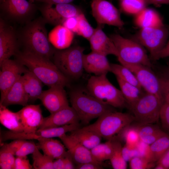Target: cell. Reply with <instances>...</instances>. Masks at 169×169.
<instances>
[{"mask_svg": "<svg viewBox=\"0 0 169 169\" xmlns=\"http://www.w3.org/2000/svg\"><path fill=\"white\" fill-rule=\"evenodd\" d=\"M23 126V132L33 133L39 129L43 119L39 105L24 106L18 111Z\"/></svg>", "mask_w": 169, "mask_h": 169, "instance_id": "cell-20", "label": "cell"}, {"mask_svg": "<svg viewBox=\"0 0 169 169\" xmlns=\"http://www.w3.org/2000/svg\"><path fill=\"white\" fill-rule=\"evenodd\" d=\"M72 107L76 111L80 121L87 125L92 120L108 112L113 111L112 106L104 104L80 89L72 90L69 93Z\"/></svg>", "mask_w": 169, "mask_h": 169, "instance_id": "cell-3", "label": "cell"}, {"mask_svg": "<svg viewBox=\"0 0 169 169\" xmlns=\"http://www.w3.org/2000/svg\"><path fill=\"white\" fill-rule=\"evenodd\" d=\"M64 88L61 86H55L43 91L39 99L50 114L69 106Z\"/></svg>", "mask_w": 169, "mask_h": 169, "instance_id": "cell-17", "label": "cell"}, {"mask_svg": "<svg viewBox=\"0 0 169 169\" xmlns=\"http://www.w3.org/2000/svg\"><path fill=\"white\" fill-rule=\"evenodd\" d=\"M122 65L129 68L134 74L141 87L146 92L156 95L164 102L159 76L153 71L151 67L139 64H125Z\"/></svg>", "mask_w": 169, "mask_h": 169, "instance_id": "cell-13", "label": "cell"}, {"mask_svg": "<svg viewBox=\"0 0 169 169\" xmlns=\"http://www.w3.org/2000/svg\"><path fill=\"white\" fill-rule=\"evenodd\" d=\"M159 119L163 130L169 134V104L164 101L161 106Z\"/></svg>", "mask_w": 169, "mask_h": 169, "instance_id": "cell-42", "label": "cell"}, {"mask_svg": "<svg viewBox=\"0 0 169 169\" xmlns=\"http://www.w3.org/2000/svg\"><path fill=\"white\" fill-rule=\"evenodd\" d=\"M37 6L26 0H4L0 3L2 12L9 18L18 22L28 19Z\"/></svg>", "mask_w": 169, "mask_h": 169, "instance_id": "cell-15", "label": "cell"}, {"mask_svg": "<svg viewBox=\"0 0 169 169\" xmlns=\"http://www.w3.org/2000/svg\"><path fill=\"white\" fill-rule=\"evenodd\" d=\"M78 23V35L89 40L93 34L95 28L90 25L83 12L77 16Z\"/></svg>", "mask_w": 169, "mask_h": 169, "instance_id": "cell-39", "label": "cell"}, {"mask_svg": "<svg viewBox=\"0 0 169 169\" xmlns=\"http://www.w3.org/2000/svg\"><path fill=\"white\" fill-rule=\"evenodd\" d=\"M147 3H150L157 7L162 4H169V0H146Z\"/></svg>", "mask_w": 169, "mask_h": 169, "instance_id": "cell-55", "label": "cell"}, {"mask_svg": "<svg viewBox=\"0 0 169 169\" xmlns=\"http://www.w3.org/2000/svg\"><path fill=\"white\" fill-rule=\"evenodd\" d=\"M16 59L33 73L44 84L50 87H64L69 79L63 74L50 59L24 50L15 55Z\"/></svg>", "mask_w": 169, "mask_h": 169, "instance_id": "cell-1", "label": "cell"}, {"mask_svg": "<svg viewBox=\"0 0 169 169\" xmlns=\"http://www.w3.org/2000/svg\"><path fill=\"white\" fill-rule=\"evenodd\" d=\"M120 8L123 12L130 14H137L146 7V0H119Z\"/></svg>", "mask_w": 169, "mask_h": 169, "instance_id": "cell-36", "label": "cell"}, {"mask_svg": "<svg viewBox=\"0 0 169 169\" xmlns=\"http://www.w3.org/2000/svg\"><path fill=\"white\" fill-rule=\"evenodd\" d=\"M167 66L164 72L169 77V61L167 63Z\"/></svg>", "mask_w": 169, "mask_h": 169, "instance_id": "cell-56", "label": "cell"}, {"mask_svg": "<svg viewBox=\"0 0 169 169\" xmlns=\"http://www.w3.org/2000/svg\"><path fill=\"white\" fill-rule=\"evenodd\" d=\"M0 104V122L9 131L15 132H22L23 128L18 112H14Z\"/></svg>", "mask_w": 169, "mask_h": 169, "instance_id": "cell-28", "label": "cell"}, {"mask_svg": "<svg viewBox=\"0 0 169 169\" xmlns=\"http://www.w3.org/2000/svg\"><path fill=\"white\" fill-rule=\"evenodd\" d=\"M22 76L8 90L3 98L0 100V104L6 107L14 105L24 106L28 105V98L23 87Z\"/></svg>", "mask_w": 169, "mask_h": 169, "instance_id": "cell-23", "label": "cell"}, {"mask_svg": "<svg viewBox=\"0 0 169 169\" xmlns=\"http://www.w3.org/2000/svg\"><path fill=\"white\" fill-rule=\"evenodd\" d=\"M84 50L81 46H74L55 50L53 56L54 63L68 78L78 79L82 75L84 70Z\"/></svg>", "mask_w": 169, "mask_h": 169, "instance_id": "cell-6", "label": "cell"}, {"mask_svg": "<svg viewBox=\"0 0 169 169\" xmlns=\"http://www.w3.org/2000/svg\"><path fill=\"white\" fill-rule=\"evenodd\" d=\"M83 66L87 72L96 76L107 74L110 72V64L106 56L92 51L84 54Z\"/></svg>", "mask_w": 169, "mask_h": 169, "instance_id": "cell-22", "label": "cell"}, {"mask_svg": "<svg viewBox=\"0 0 169 169\" xmlns=\"http://www.w3.org/2000/svg\"><path fill=\"white\" fill-rule=\"evenodd\" d=\"M32 166L27 156H17L15 158L14 169H31Z\"/></svg>", "mask_w": 169, "mask_h": 169, "instance_id": "cell-47", "label": "cell"}, {"mask_svg": "<svg viewBox=\"0 0 169 169\" xmlns=\"http://www.w3.org/2000/svg\"><path fill=\"white\" fill-rule=\"evenodd\" d=\"M92 15L98 25L107 24L122 28L124 23L118 10L106 0H92L91 4Z\"/></svg>", "mask_w": 169, "mask_h": 169, "instance_id": "cell-10", "label": "cell"}, {"mask_svg": "<svg viewBox=\"0 0 169 169\" xmlns=\"http://www.w3.org/2000/svg\"><path fill=\"white\" fill-rule=\"evenodd\" d=\"M3 0H0V3H1V2H2Z\"/></svg>", "mask_w": 169, "mask_h": 169, "instance_id": "cell-58", "label": "cell"}, {"mask_svg": "<svg viewBox=\"0 0 169 169\" xmlns=\"http://www.w3.org/2000/svg\"><path fill=\"white\" fill-rule=\"evenodd\" d=\"M116 78L120 90L130 109L145 93L143 89Z\"/></svg>", "mask_w": 169, "mask_h": 169, "instance_id": "cell-30", "label": "cell"}, {"mask_svg": "<svg viewBox=\"0 0 169 169\" xmlns=\"http://www.w3.org/2000/svg\"><path fill=\"white\" fill-rule=\"evenodd\" d=\"M76 169H101L102 165L93 162H87L78 164Z\"/></svg>", "mask_w": 169, "mask_h": 169, "instance_id": "cell-49", "label": "cell"}, {"mask_svg": "<svg viewBox=\"0 0 169 169\" xmlns=\"http://www.w3.org/2000/svg\"><path fill=\"white\" fill-rule=\"evenodd\" d=\"M105 143H100L90 149L94 159L97 162L102 164L104 161Z\"/></svg>", "mask_w": 169, "mask_h": 169, "instance_id": "cell-45", "label": "cell"}, {"mask_svg": "<svg viewBox=\"0 0 169 169\" xmlns=\"http://www.w3.org/2000/svg\"><path fill=\"white\" fill-rule=\"evenodd\" d=\"M19 44L14 29L2 18L0 21V64L15 55Z\"/></svg>", "mask_w": 169, "mask_h": 169, "instance_id": "cell-16", "label": "cell"}, {"mask_svg": "<svg viewBox=\"0 0 169 169\" xmlns=\"http://www.w3.org/2000/svg\"><path fill=\"white\" fill-rule=\"evenodd\" d=\"M121 132L123 133V137L126 145L136 146L140 141L138 132L136 126L131 127L129 125Z\"/></svg>", "mask_w": 169, "mask_h": 169, "instance_id": "cell-40", "label": "cell"}, {"mask_svg": "<svg viewBox=\"0 0 169 169\" xmlns=\"http://www.w3.org/2000/svg\"><path fill=\"white\" fill-rule=\"evenodd\" d=\"M43 18L29 22L22 32L21 39L25 51L50 59L55 51L52 46Z\"/></svg>", "mask_w": 169, "mask_h": 169, "instance_id": "cell-2", "label": "cell"}, {"mask_svg": "<svg viewBox=\"0 0 169 169\" xmlns=\"http://www.w3.org/2000/svg\"><path fill=\"white\" fill-rule=\"evenodd\" d=\"M134 23L140 28L158 27L164 25L157 12L146 7L135 15Z\"/></svg>", "mask_w": 169, "mask_h": 169, "instance_id": "cell-27", "label": "cell"}, {"mask_svg": "<svg viewBox=\"0 0 169 169\" xmlns=\"http://www.w3.org/2000/svg\"><path fill=\"white\" fill-rule=\"evenodd\" d=\"M79 118L74 109L69 105L44 118L38 129L57 127L79 123Z\"/></svg>", "mask_w": 169, "mask_h": 169, "instance_id": "cell-18", "label": "cell"}, {"mask_svg": "<svg viewBox=\"0 0 169 169\" xmlns=\"http://www.w3.org/2000/svg\"><path fill=\"white\" fill-rule=\"evenodd\" d=\"M74 0H41L44 3L50 5H55L59 4L71 3Z\"/></svg>", "mask_w": 169, "mask_h": 169, "instance_id": "cell-54", "label": "cell"}, {"mask_svg": "<svg viewBox=\"0 0 169 169\" xmlns=\"http://www.w3.org/2000/svg\"><path fill=\"white\" fill-rule=\"evenodd\" d=\"M71 132L73 138L90 150L100 143L101 137L93 132L79 128Z\"/></svg>", "mask_w": 169, "mask_h": 169, "instance_id": "cell-31", "label": "cell"}, {"mask_svg": "<svg viewBox=\"0 0 169 169\" xmlns=\"http://www.w3.org/2000/svg\"><path fill=\"white\" fill-rule=\"evenodd\" d=\"M79 123L66 125L64 126L45 129H38L31 133L15 132L9 131L3 132L1 140L5 141L8 140L20 139L26 140H37L40 139L53 138L58 137L68 132H71L79 128Z\"/></svg>", "mask_w": 169, "mask_h": 169, "instance_id": "cell-11", "label": "cell"}, {"mask_svg": "<svg viewBox=\"0 0 169 169\" xmlns=\"http://www.w3.org/2000/svg\"><path fill=\"white\" fill-rule=\"evenodd\" d=\"M122 153L124 160L130 161L133 158L139 156V153L136 146H131L126 144L122 147Z\"/></svg>", "mask_w": 169, "mask_h": 169, "instance_id": "cell-46", "label": "cell"}, {"mask_svg": "<svg viewBox=\"0 0 169 169\" xmlns=\"http://www.w3.org/2000/svg\"><path fill=\"white\" fill-rule=\"evenodd\" d=\"M74 33L62 25L56 26L49 34L52 45L59 50L67 49L71 44Z\"/></svg>", "mask_w": 169, "mask_h": 169, "instance_id": "cell-24", "label": "cell"}, {"mask_svg": "<svg viewBox=\"0 0 169 169\" xmlns=\"http://www.w3.org/2000/svg\"><path fill=\"white\" fill-rule=\"evenodd\" d=\"M86 90L97 100L113 107L122 108L127 105L120 90L110 83L106 74L91 76L88 80Z\"/></svg>", "mask_w": 169, "mask_h": 169, "instance_id": "cell-5", "label": "cell"}, {"mask_svg": "<svg viewBox=\"0 0 169 169\" xmlns=\"http://www.w3.org/2000/svg\"><path fill=\"white\" fill-rule=\"evenodd\" d=\"M14 153L8 143L2 145L0 150V168L14 169Z\"/></svg>", "mask_w": 169, "mask_h": 169, "instance_id": "cell-35", "label": "cell"}, {"mask_svg": "<svg viewBox=\"0 0 169 169\" xmlns=\"http://www.w3.org/2000/svg\"><path fill=\"white\" fill-rule=\"evenodd\" d=\"M158 76L164 101L169 104V77L164 72Z\"/></svg>", "mask_w": 169, "mask_h": 169, "instance_id": "cell-44", "label": "cell"}, {"mask_svg": "<svg viewBox=\"0 0 169 169\" xmlns=\"http://www.w3.org/2000/svg\"><path fill=\"white\" fill-rule=\"evenodd\" d=\"M136 146L138 152V156L143 158L150 162H154L153 161L150 145L140 140Z\"/></svg>", "mask_w": 169, "mask_h": 169, "instance_id": "cell-43", "label": "cell"}, {"mask_svg": "<svg viewBox=\"0 0 169 169\" xmlns=\"http://www.w3.org/2000/svg\"><path fill=\"white\" fill-rule=\"evenodd\" d=\"M150 147L153 162L157 161L169 149V134L157 139L150 145Z\"/></svg>", "mask_w": 169, "mask_h": 169, "instance_id": "cell-34", "label": "cell"}, {"mask_svg": "<svg viewBox=\"0 0 169 169\" xmlns=\"http://www.w3.org/2000/svg\"><path fill=\"white\" fill-rule=\"evenodd\" d=\"M156 162L157 164L162 166L164 169H169V149Z\"/></svg>", "mask_w": 169, "mask_h": 169, "instance_id": "cell-50", "label": "cell"}, {"mask_svg": "<svg viewBox=\"0 0 169 169\" xmlns=\"http://www.w3.org/2000/svg\"><path fill=\"white\" fill-rule=\"evenodd\" d=\"M33 166L35 169H54V160L49 156L42 154L37 146L32 153Z\"/></svg>", "mask_w": 169, "mask_h": 169, "instance_id": "cell-37", "label": "cell"}, {"mask_svg": "<svg viewBox=\"0 0 169 169\" xmlns=\"http://www.w3.org/2000/svg\"><path fill=\"white\" fill-rule=\"evenodd\" d=\"M77 16L68 18L63 23L62 25L74 33L77 34L78 33V23Z\"/></svg>", "mask_w": 169, "mask_h": 169, "instance_id": "cell-48", "label": "cell"}, {"mask_svg": "<svg viewBox=\"0 0 169 169\" xmlns=\"http://www.w3.org/2000/svg\"><path fill=\"white\" fill-rule=\"evenodd\" d=\"M130 161V168L132 169H148L154 168L155 162H150L140 156H136Z\"/></svg>", "mask_w": 169, "mask_h": 169, "instance_id": "cell-41", "label": "cell"}, {"mask_svg": "<svg viewBox=\"0 0 169 169\" xmlns=\"http://www.w3.org/2000/svg\"><path fill=\"white\" fill-rule=\"evenodd\" d=\"M110 72L123 80L142 89L134 74L126 67L121 64H110Z\"/></svg>", "mask_w": 169, "mask_h": 169, "instance_id": "cell-32", "label": "cell"}, {"mask_svg": "<svg viewBox=\"0 0 169 169\" xmlns=\"http://www.w3.org/2000/svg\"><path fill=\"white\" fill-rule=\"evenodd\" d=\"M169 57V40L164 47L156 55L155 60Z\"/></svg>", "mask_w": 169, "mask_h": 169, "instance_id": "cell-51", "label": "cell"}, {"mask_svg": "<svg viewBox=\"0 0 169 169\" xmlns=\"http://www.w3.org/2000/svg\"><path fill=\"white\" fill-rule=\"evenodd\" d=\"M65 157H61L56 159V160L54 161L53 162V167L54 169H64L65 161Z\"/></svg>", "mask_w": 169, "mask_h": 169, "instance_id": "cell-52", "label": "cell"}, {"mask_svg": "<svg viewBox=\"0 0 169 169\" xmlns=\"http://www.w3.org/2000/svg\"><path fill=\"white\" fill-rule=\"evenodd\" d=\"M0 100L17 81L28 69L17 60L10 59L0 64Z\"/></svg>", "mask_w": 169, "mask_h": 169, "instance_id": "cell-14", "label": "cell"}, {"mask_svg": "<svg viewBox=\"0 0 169 169\" xmlns=\"http://www.w3.org/2000/svg\"><path fill=\"white\" fill-rule=\"evenodd\" d=\"M39 9L45 22L56 26L62 25L68 18L82 12L79 7L71 3L53 5L44 3Z\"/></svg>", "mask_w": 169, "mask_h": 169, "instance_id": "cell-12", "label": "cell"}, {"mask_svg": "<svg viewBox=\"0 0 169 169\" xmlns=\"http://www.w3.org/2000/svg\"></svg>", "mask_w": 169, "mask_h": 169, "instance_id": "cell-59", "label": "cell"}, {"mask_svg": "<svg viewBox=\"0 0 169 169\" xmlns=\"http://www.w3.org/2000/svg\"><path fill=\"white\" fill-rule=\"evenodd\" d=\"M68 153L65 157V161L64 169H75L73 164V161L69 153L67 151Z\"/></svg>", "mask_w": 169, "mask_h": 169, "instance_id": "cell-53", "label": "cell"}, {"mask_svg": "<svg viewBox=\"0 0 169 169\" xmlns=\"http://www.w3.org/2000/svg\"><path fill=\"white\" fill-rule=\"evenodd\" d=\"M59 138L68 149L73 161L77 164L93 162L102 165L94 159L90 150L79 142L70 135L65 134Z\"/></svg>", "mask_w": 169, "mask_h": 169, "instance_id": "cell-19", "label": "cell"}, {"mask_svg": "<svg viewBox=\"0 0 169 169\" xmlns=\"http://www.w3.org/2000/svg\"><path fill=\"white\" fill-rule=\"evenodd\" d=\"M169 28L164 24L156 28H140L131 39L139 43L148 50L150 59L155 58L167 42Z\"/></svg>", "mask_w": 169, "mask_h": 169, "instance_id": "cell-8", "label": "cell"}, {"mask_svg": "<svg viewBox=\"0 0 169 169\" xmlns=\"http://www.w3.org/2000/svg\"><path fill=\"white\" fill-rule=\"evenodd\" d=\"M21 77L23 87L28 96L29 102H33L39 99L43 91L42 82L28 69Z\"/></svg>", "mask_w": 169, "mask_h": 169, "instance_id": "cell-25", "label": "cell"}, {"mask_svg": "<svg viewBox=\"0 0 169 169\" xmlns=\"http://www.w3.org/2000/svg\"><path fill=\"white\" fill-rule=\"evenodd\" d=\"M152 124L136 126L140 140L150 145L167 134L158 126Z\"/></svg>", "mask_w": 169, "mask_h": 169, "instance_id": "cell-29", "label": "cell"}, {"mask_svg": "<svg viewBox=\"0 0 169 169\" xmlns=\"http://www.w3.org/2000/svg\"><path fill=\"white\" fill-rule=\"evenodd\" d=\"M37 146L44 154L54 160L65 157L68 151L65 147L59 141L53 138H42L38 140Z\"/></svg>", "mask_w": 169, "mask_h": 169, "instance_id": "cell-26", "label": "cell"}, {"mask_svg": "<svg viewBox=\"0 0 169 169\" xmlns=\"http://www.w3.org/2000/svg\"><path fill=\"white\" fill-rule=\"evenodd\" d=\"M8 144L16 156L32 154L37 146L33 142L20 139L14 140Z\"/></svg>", "mask_w": 169, "mask_h": 169, "instance_id": "cell-33", "label": "cell"}, {"mask_svg": "<svg viewBox=\"0 0 169 169\" xmlns=\"http://www.w3.org/2000/svg\"><path fill=\"white\" fill-rule=\"evenodd\" d=\"M102 26L98 25L88 40L92 51L106 56L113 55L117 57L118 53L115 46L110 37L104 32Z\"/></svg>", "mask_w": 169, "mask_h": 169, "instance_id": "cell-21", "label": "cell"}, {"mask_svg": "<svg viewBox=\"0 0 169 169\" xmlns=\"http://www.w3.org/2000/svg\"><path fill=\"white\" fill-rule=\"evenodd\" d=\"M37 0H39V1H40L41 0H29V1L31 3H33L34 1H37Z\"/></svg>", "mask_w": 169, "mask_h": 169, "instance_id": "cell-57", "label": "cell"}, {"mask_svg": "<svg viewBox=\"0 0 169 169\" xmlns=\"http://www.w3.org/2000/svg\"><path fill=\"white\" fill-rule=\"evenodd\" d=\"M122 147L121 143L116 141L114 151L110 159L111 165L114 169H125L127 168L126 161L122 155Z\"/></svg>", "mask_w": 169, "mask_h": 169, "instance_id": "cell-38", "label": "cell"}, {"mask_svg": "<svg viewBox=\"0 0 169 169\" xmlns=\"http://www.w3.org/2000/svg\"><path fill=\"white\" fill-rule=\"evenodd\" d=\"M135 121L133 116L129 113L115 111L106 113L98 118L94 123L82 128L93 132L108 140L112 139L116 134Z\"/></svg>", "mask_w": 169, "mask_h": 169, "instance_id": "cell-4", "label": "cell"}, {"mask_svg": "<svg viewBox=\"0 0 169 169\" xmlns=\"http://www.w3.org/2000/svg\"><path fill=\"white\" fill-rule=\"evenodd\" d=\"M110 37L116 48L117 57L120 64H139L152 67L151 60L146 50L139 43L118 34H112Z\"/></svg>", "mask_w": 169, "mask_h": 169, "instance_id": "cell-7", "label": "cell"}, {"mask_svg": "<svg viewBox=\"0 0 169 169\" xmlns=\"http://www.w3.org/2000/svg\"><path fill=\"white\" fill-rule=\"evenodd\" d=\"M164 102L156 95L145 92L130 109L139 125L153 124L159 119L160 112Z\"/></svg>", "mask_w": 169, "mask_h": 169, "instance_id": "cell-9", "label": "cell"}]
</instances>
